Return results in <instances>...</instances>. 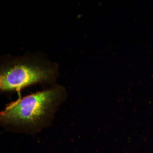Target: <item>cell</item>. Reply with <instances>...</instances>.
<instances>
[{
	"instance_id": "cell-1",
	"label": "cell",
	"mask_w": 153,
	"mask_h": 153,
	"mask_svg": "<svg viewBox=\"0 0 153 153\" xmlns=\"http://www.w3.org/2000/svg\"><path fill=\"white\" fill-rule=\"evenodd\" d=\"M66 95L65 88L55 84L47 90L19 98L1 112V123L3 126L39 129L48 124Z\"/></svg>"
},
{
	"instance_id": "cell-2",
	"label": "cell",
	"mask_w": 153,
	"mask_h": 153,
	"mask_svg": "<svg viewBox=\"0 0 153 153\" xmlns=\"http://www.w3.org/2000/svg\"><path fill=\"white\" fill-rule=\"evenodd\" d=\"M59 74L57 64L43 56L7 57L1 62L0 90L19 94L23 89L35 85H55Z\"/></svg>"
}]
</instances>
